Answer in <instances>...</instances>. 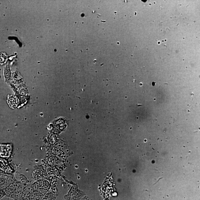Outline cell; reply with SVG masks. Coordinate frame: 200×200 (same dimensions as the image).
Returning a JSON list of instances; mask_svg holds the SVG:
<instances>
[{"label": "cell", "instance_id": "cell-1", "mask_svg": "<svg viewBox=\"0 0 200 200\" xmlns=\"http://www.w3.org/2000/svg\"><path fill=\"white\" fill-rule=\"evenodd\" d=\"M8 102L12 108H15L18 104L17 98L14 96H11L8 97Z\"/></svg>", "mask_w": 200, "mask_h": 200}, {"label": "cell", "instance_id": "cell-2", "mask_svg": "<svg viewBox=\"0 0 200 200\" xmlns=\"http://www.w3.org/2000/svg\"><path fill=\"white\" fill-rule=\"evenodd\" d=\"M34 177L36 178H40L42 176V173L40 170H37V171H35Z\"/></svg>", "mask_w": 200, "mask_h": 200}]
</instances>
